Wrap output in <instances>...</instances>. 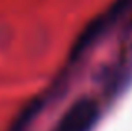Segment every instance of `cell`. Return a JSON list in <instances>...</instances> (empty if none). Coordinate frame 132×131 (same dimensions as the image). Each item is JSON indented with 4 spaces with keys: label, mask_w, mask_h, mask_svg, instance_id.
Segmentation results:
<instances>
[{
    "label": "cell",
    "mask_w": 132,
    "mask_h": 131,
    "mask_svg": "<svg viewBox=\"0 0 132 131\" xmlns=\"http://www.w3.org/2000/svg\"><path fill=\"white\" fill-rule=\"evenodd\" d=\"M99 118V106L94 99L84 98L67 109L52 131H90Z\"/></svg>",
    "instance_id": "6da1fadb"
}]
</instances>
